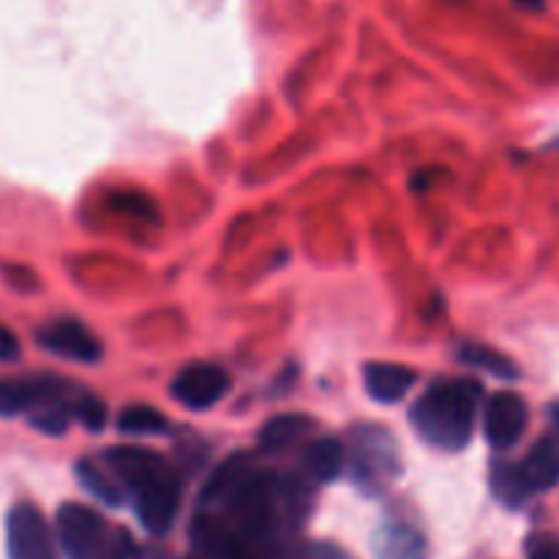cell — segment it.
<instances>
[{"instance_id":"8992f818","label":"cell","mask_w":559,"mask_h":559,"mask_svg":"<svg viewBox=\"0 0 559 559\" xmlns=\"http://www.w3.org/2000/svg\"><path fill=\"white\" fill-rule=\"evenodd\" d=\"M169 393L186 409H211L229 393V374L222 366L191 364L175 374Z\"/></svg>"},{"instance_id":"ac0fdd59","label":"cell","mask_w":559,"mask_h":559,"mask_svg":"<svg viewBox=\"0 0 559 559\" xmlns=\"http://www.w3.org/2000/svg\"><path fill=\"white\" fill-rule=\"evenodd\" d=\"M76 475H80V484L85 486V489L91 491L96 500L107 502V506H120V500H123V491L115 486V480L109 478L102 467H96L93 462H82L80 467H76Z\"/></svg>"},{"instance_id":"5b68a950","label":"cell","mask_w":559,"mask_h":559,"mask_svg":"<svg viewBox=\"0 0 559 559\" xmlns=\"http://www.w3.org/2000/svg\"><path fill=\"white\" fill-rule=\"evenodd\" d=\"M104 530L102 516L96 511L76 502H66L58 508V538L63 551L71 559H93L104 549Z\"/></svg>"},{"instance_id":"9c48e42d","label":"cell","mask_w":559,"mask_h":559,"mask_svg":"<svg viewBox=\"0 0 559 559\" xmlns=\"http://www.w3.org/2000/svg\"><path fill=\"white\" fill-rule=\"evenodd\" d=\"M66 393V382L55 377H3L0 380V418L31 415L38 404Z\"/></svg>"},{"instance_id":"cb8c5ba5","label":"cell","mask_w":559,"mask_h":559,"mask_svg":"<svg viewBox=\"0 0 559 559\" xmlns=\"http://www.w3.org/2000/svg\"><path fill=\"white\" fill-rule=\"evenodd\" d=\"M134 559H164V557H162V551H156V549H147V551H140V555H136Z\"/></svg>"},{"instance_id":"d4e9b609","label":"cell","mask_w":559,"mask_h":559,"mask_svg":"<svg viewBox=\"0 0 559 559\" xmlns=\"http://www.w3.org/2000/svg\"><path fill=\"white\" fill-rule=\"evenodd\" d=\"M522 3H533L535 5V9H544V0H522Z\"/></svg>"},{"instance_id":"ba28073f","label":"cell","mask_w":559,"mask_h":559,"mask_svg":"<svg viewBox=\"0 0 559 559\" xmlns=\"http://www.w3.org/2000/svg\"><path fill=\"white\" fill-rule=\"evenodd\" d=\"M36 342L49 355L74 360V364H98L104 355L102 342L76 320L49 322L47 328L36 333Z\"/></svg>"},{"instance_id":"6da1fadb","label":"cell","mask_w":559,"mask_h":559,"mask_svg":"<svg viewBox=\"0 0 559 559\" xmlns=\"http://www.w3.org/2000/svg\"><path fill=\"white\" fill-rule=\"evenodd\" d=\"M104 462L131 495L142 527L153 535L169 533L180 508V484L173 467L145 448H112Z\"/></svg>"},{"instance_id":"52a82bcc","label":"cell","mask_w":559,"mask_h":559,"mask_svg":"<svg viewBox=\"0 0 559 559\" xmlns=\"http://www.w3.org/2000/svg\"><path fill=\"white\" fill-rule=\"evenodd\" d=\"M530 409L519 393L502 391L486 402L484 413V431L486 440L497 451H508V448L516 445L522 440V435L527 431Z\"/></svg>"},{"instance_id":"9a60e30c","label":"cell","mask_w":559,"mask_h":559,"mask_svg":"<svg viewBox=\"0 0 559 559\" xmlns=\"http://www.w3.org/2000/svg\"><path fill=\"white\" fill-rule=\"evenodd\" d=\"M491 491L508 508L524 506V500L530 497L527 486H524L522 475H519V464L511 462H497L491 467Z\"/></svg>"},{"instance_id":"277c9868","label":"cell","mask_w":559,"mask_h":559,"mask_svg":"<svg viewBox=\"0 0 559 559\" xmlns=\"http://www.w3.org/2000/svg\"><path fill=\"white\" fill-rule=\"evenodd\" d=\"M9 559H58L55 535L33 502H16L5 519Z\"/></svg>"},{"instance_id":"5bb4252c","label":"cell","mask_w":559,"mask_h":559,"mask_svg":"<svg viewBox=\"0 0 559 559\" xmlns=\"http://www.w3.org/2000/svg\"><path fill=\"white\" fill-rule=\"evenodd\" d=\"M311 429H314V420L306 418V415H276L262 426L260 445L265 451H284V448L304 440Z\"/></svg>"},{"instance_id":"d6986e66","label":"cell","mask_w":559,"mask_h":559,"mask_svg":"<svg viewBox=\"0 0 559 559\" xmlns=\"http://www.w3.org/2000/svg\"><path fill=\"white\" fill-rule=\"evenodd\" d=\"M71 418L80 420L85 429L102 431L104 424H107V407H104V402H98L96 396H91V393H82V396L71 404Z\"/></svg>"},{"instance_id":"603a6c76","label":"cell","mask_w":559,"mask_h":559,"mask_svg":"<svg viewBox=\"0 0 559 559\" xmlns=\"http://www.w3.org/2000/svg\"><path fill=\"white\" fill-rule=\"evenodd\" d=\"M549 420H551V435H555L559 442V404H551L549 407Z\"/></svg>"},{"instance_id":"484cf974","label":"cell","mask_w":559,"mask_h":559,"mask_svg":"<svg viewBox=\"0 0 559 559\" xmlns=\"http://www.w3.org/2000/svg\"><path fill=\"white\" fill-rule=\"evenodd\" d=\"M102 559H126V555H120V551H109V555L102 557Z\"/></svg>"},{"instance_id":"2e32d148","label":"cell","mask_w":559,"mask_h":559,"mask_svg":"<svg viewBox=\"0 0 559 559\" xmlns=\"http://www.w3.org/2000/svg\"><path fill=\"white\" fill-rule=\"evenodd\" d=\"M462 360L467 366H473V369H484L489 371V374L500 377V380H519V374H522L511 358H506V355L497 353V349L484 347V344H467V347L462 349Z\"/></svg>"},{"instance_id":"ffe728a7","label":"cell","mask_w":559,"mask_h":559,"mask_svg":"<svg viewBox=\"0 0 559 559\" xmlns=\"http://www.w3.org/2000/svg\"><path fill=\"white\" fill-rule=\"evenodd\" d=\"M112 205L118 207V211L129 213V216L151 218V222H156V207H153V202L145 200L142 194H120V197H115Z\"/></svg>"},{"instance_id":"8fae6325","label":"cell","mask_w":559,"mask_h":559,"mask_svg":"<svg viewBox=\"0 0 559 559\" xmlns=\"http://www.w3.org/2000/svg\"><path fill=\"white\" fill-rule=\"evenodd\" d=\"M374 559H429L424 533L407 522H385L371 538Z\"/></svg>"},{"instance_id":"3957f363","label":"cell","mask_w":559,"mask_h":559,"mask_svg":"<svg viewBox=\"0 0 559 559\" xmlns=\"http://www.w3.org/2000/svg\"><path fill=\"white\" fill-rule=\"evenodd\" d=\"M353 445V475L360 484H388L402 469L396 440L391 437V431L380 429V426H366V429L355 431Z\"/></svg>"},{"instance_id":"4fadbf2b","label":"cell","mask_w":559,"mask_h":559,"mask_svg":"<svg viewBox=\"0 0 559 559\" xmlns=\"http://www.w3.org/2000/svg\"><path fill=\"white\" fill-rule=\"evenodd\" d=\"M304 464H306V473H309L311 478L320 480V484H333V480L344 473L347 451H344V445L338 440L320 437V440L306 445Z\"/></svg>"},{"instance_id":"44dd1931","label":"cell","mask_w":559,"mask_h":559,"mask_svg":"<svg viewBox=\"0 0 559 559\" xmlns=\"http://www.w3.org/2000/svg\"><path fill=\"white\" fill-rule=\"evenodd\" d=\"M289 559H355L349 551H344L342 546L336 544H322V540H314V544H304L298 551H295Z\"/></svg>"},{"instance_id":"7402d4cb","label":"cell","mask_w":559,"mask_h":559,"mask_svg":"<svg viewBox=\"0 0 559 559\" xmlns=\"http://www.w3.org/2000/svg\"><path fill=\"white\" fill-rule=\"evenodd\" d=\"M527 559H559V540L551 535H535L527 546Z\"/></svg>"},{"instance_id":"7c38bea8","label":"cell","mask_w":559,"mask_h":559,"mask_svg":"<svg viewBox=\"0 0 559 559\" xmlns=\"http://www.w3.org/2000/svg\"><path fill=\"white\" fill-rule=\"evenodd\" d=\"M415 380H418V374L399 364H369L364 369L366 393L380 404L402 402L409 388L415 385Z\"/></svg>"},{"instance_id":"30bf717a","label":"cell","mask_w":559,"mask_h":559,"mask_svg":"<svg viewBox=\"0 0 559 559\" xmlns=\"http://www.w3.org/2000/svg\"><path fill=\"white\" fill-rule=\"evenodd\" d=\"M519 475H522L530 497L555 489L559 484V442L551 431L530 448L524 462L519 464Z\"/></svg>"},{"instance_id":"e0dca14e","label":"cell","mask_w":559,"mask_h":559,"mask_svg":"<svg viewBox=\"0 0 559 559\" xmlns=\"http://www.w3.org/2000/svg\"><path fill=\"white\" fill-rule=\"evenodd\" d=\"M118 429L120 435H134V437L162 435V431L167 429V418H164L156 407H147V404H131V407H126L123 413H120Z\"/></svg>"},{"instance_id":"7a4b0ae2","label":"cell","mask_w":559,"mask_h":559,"mask_svg":"<svg viewBox=\"0 0 559 559\" xmlns=\"http://www.w3.org/2000/svg\"><path fill=\"white\" fill-rule=\"evenodd\" d=\"M480 385L475 380H437L415 402L409 420L420 440L440 451H462L475 431Z\"/></svg>"}]
</instances>
